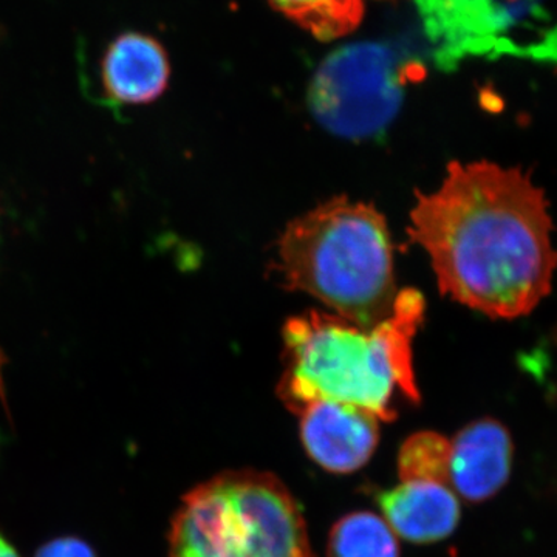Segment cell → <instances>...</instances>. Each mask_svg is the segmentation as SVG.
Returning <instances> with one entry per match:
<instances>
[{"label": "cell", "mask_w": 557, "mask_h": 557, "mask_svg": "<svg viewBox=\"0 0 557 557\" xmlns=\"http://www.w3.org/2000/svg\"><path fill=\"white\" fill-rule=\"evenodd\" d=\"M450 440L438 432L410 435L398 454V471L403 482H448Z\"/></svg>", "instance_id": "13"}, {"label": "cell", "mask_w": 557, "mask_h": 557, "mask_svg": "<svg viewBox=\"0 0 557 557\" xmlns=\"http://www.w3.org/2000/svg\"><path fill=\"white\" fill-rule=\"evenodd\" d=\"M274 9L310 32L314 38L332 40L358 27L364 14L362 0H270Z\"/></svg>", "instance_id": "12"}, {"label": "cell", "mask_w": 557, "mask_h": 557, "mask_svg": "<svg viewBox=\"0 0 557 557\" xmlns=\"http://www.w3.org/2000/svg\"><path fill=\"white\" fill-rule=\"evenodd\" d=\"M418 75L420 70L386 46L351 44L318 69L310 84L311 113L336 137L379 138L397 116L409 79Z\"/></svg>", "instance_id": "5"}, {"label": "cell", "mask_w": 557, "mask_h": 557, "mask_svg": "<svg viewBox=\"0 0 557 557\" xmlns=\"http://www.w3.org/2000/svg\"><path fill=\"white\" fill-rule=\"evenodd\" d=\"M101 86L116 104H148L166 90L171 78L170 57L159 40L127 32L109 44L101 60Z\"/></svg>", "instance_id": "9"}, {"label": "cell", "mask_w": 557, "mask_h": 557, "mask_svg": "<svg viewBox=\"0 0 557 557\" xmlns=\"http://www.w3.org/2000/svg\"><path fill=\"white\" fill-rule=\"evenodd\" d=\"M440 67L471 54L515 53L511 35L544 17L539 0H417Z\"/></svg>", "instance_id": "6"}, {"label": "cell", "mask_w": 557, "mask_h": 557, "mask_svg": "<svg viewBox=\"0 0 557 557\" xmlns=\"http://www.w3.org/2000/svg\"><path fill=\"white\" fill-rule=\"evenodd\" d=\"M379 504L392 531L412 544L443 541L460 520V504L446 483L403 482L381 494Z\"/></svg>", "instance_id": "10"}, {"label": "cell", "mask_w": 557, "mask_h": 557, "mask_svg": "<svg viewBox=\"0 0 557 557\" xmlns=\"http://www.w3.org/2000/svg\"><path fill=\"white\" fill-rule=\"evenodd\" d=\"M168 557H314L306 519L270 472L228 471L189 491Z\"/></svg>", "instance_id": "4"}, {"label": "cell", "mask_w": 557, "mask_h": 557, "mask_svg": "<svg viewBox=\"0 0 557 557\" xmlns=\"http://www.w3.org/2000/svg\"><path fill=\"white\" fill-rule=\"evenodd\" d=\"M329 557H399L397 534L373 512H351L333 527Z\"/></svg>", "instance_id": "11"}, {"label": "cell", "mask_w": 557, "mask_h": 557, "mask_svg": "<svg viewBox=\"0 0 557 557\" xmlns=\"http://www.w3.org/2000/svg\"><path fill=\"white\" fill-rule=\"evenodd\" d=\"M552 234L545 190L520 168L491 161H454L410 211V239L428 252L443 295L490 318L525 317L547 298Z\"/></svg>", "instance_id": "1"}, {"label": "cell", "mask_w": 557, "mask_h": 557, "mask_svg": "<svg viewBox=\"0 0 557 557\" xmlns=\"http://www.w3.org/2000/svg\"><path fill=\"white\" fill-rule=\"evenodd\" d=\"M512 440L497 420L469 423L450 440L448 482L468 502H485L507 485L512 465Z\"/></svg>", "instance_id": "8"}, {"label": "cell", "mask_w": 557, "mask_h": 557, "mask_svg": "<svg viewBox=\"0 0 557 557\" xmlns=\"http://www.w3.org/2000/svg\"><path fill=\"white\" fill-rule=\"evenodd\" d=\"M424 311L423 295L405 288L391 317L370 329L314 310L289 318L282 332L285 370L278 398L295 413L310 403L336 401L380 421L395 420V397L420 401L412 341Z\"/></svg>", "instance_id": "2"}, {"label": "cell", "mask_w": 557, "mask_h": 557, "mask_svg": "<svg viewBox=\"0 0 557 557\" xmlns=\"http://www.w3.org/2000/svg\"><path fill=\"white\" fill-rule=\"evenodd\" d=\"M0 557H21L16 548L2 534H0Z\"/></svg>", "instance_id": "15"}, {"label": "cell", "mask_w": 557, "mask_h": 557, "mask_svg": "<svg viewBox=\"0 0 557 557\" xmlns=\"http://www.w3.org/2000/svg\"><path fill=\"white\" fill-rule=\"evenodd\" d=\"M299 432L311 460L333 474L364 467L380 440V420L368 410L336 401H314L300 409Z\"/></svg>", "instance_id": "7"}, {"label": "cell", "mask_w": 557, "mask_h": 557, "mask_svg": "<svg viewBox=\"0 0 557 557\" xmlns=\"http://www.w3.org/2000/svg\"><path fill=\"white\" fill-rule=\"evenodd\" d=\"M35 557H97V553L83 539L65 536L44 544Z\"/></svg>", "instance_id": "14"}, {"label": "cell", "mask_w": 557, "mask_h": 557, "mask_svg": "<svg viewBox=\"0 0 557 557\" xmlns=\"http://www.w3.org/2000/svg\"><path fill=\"white\" fill-rule=\"evenodd\" d=\"M273 269L285 287L366 329L391 317L399 293L386 219L373 205L347 197L289 222Z\"/></svg>", "instance_id": "3"}]
</instances>
